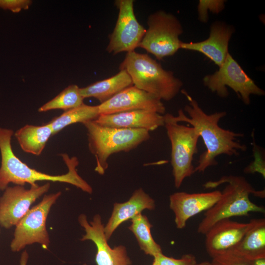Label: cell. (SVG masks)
Masks as SVG:
<instances>
[{
    "mask_svg": "<svg viewBox=\"0 0 265 265\" xmlns=\"http://www.w3.org/2000/svg\"><path fill=\"white\" fill-rule=\"evenodd\" d=\"M182 92L189 102L184 108L189 117L180 109L178 115L175 116V119L179 123L186 122L191 125L202 138L206 148L199 158L194 173L204 172L208 167L217 164L216 158L218 156H238L239 152L246 150V145L238 141V138L244 136L243 133L225 130L219 126V121L227 114L225 111L207 114L186 91Z\"/></svg>",
    "mask_w": 265,
    "mask_h": 265,
    "instance_id": "6da1fadb",
    "label": "cell"
},
{
    "mask_svg": "<svg viewBox=\"0 0 265 265\" xmlns=\"http://www.w3.org/2000/svg\"><path fill=\"white\" fill-rule=\"evenodd\" d=\"M12 130L0 127V190L4 191L10 183L24 186L37 185L38 181L60 182L71 184L83 191L91 194L93 192L90 185L78 173L77 167L79 160L76 157H69L66 154L61 155L66 165L68 172L62 175H52L36 170L23 162L14 154L11 138Z\"/></svg>",
    "mask_w": 265,
    "mask_h": 265,
    "instance_id": "7a4b0ae2",
    "label": "cell"
},
{
    "mask_svg": "<svg viewBox=\"0 0 265 265\" xmlns=\"http://www.w3.org/2000/svg\"><path fill=\"white\" fill-rule=\"evenodd\" d=\"M227 183L221 191L219 200L206 211L204 217L199 224L197 232L205 235L218 221L234 216H248L251 212L264 213L265 208L252 202L250 194L263 197L264 191H256L243 176H224L215 181H209L204 185L205 188H215Z\"/></svg>",
    "mask_w": 265,
    "mask_h": 265,
    "instance_id": "3957f363",
    "label": "cell"
},
{
    "mask_svg": "<svg viewBox=\"0 0 265 265\" xmlns=\"http://www.w3.org/2000/svg\"><path fill=\"white\" fill-rule=\"evenodd\" d=\"M119 69L127 71L133 85L161 101L173 99L183 86L182 81L172 72L164 70L147 54L135 51L127 53Z\"/></svg>",
    "mask_w": 265,
    "mask_h": 265,
    "instance_id": "277c9868",
    "label": "cell"
},
{
    "mask_svg": "<svg viewBox=\"0 0 265 265\" xmlns=\"http://www.w3.org/2000/svg\"><path fill=\"white\" fill-rule=\"evenodd\" d=\"M86 130L88 146L96 159L95 171L104 175L108 167L107 160L113 154L129 152L150 137L145 130H133L104 126L94 120L82 123Z\"/></svg>",
    "mask_w": 265,
    "mask_h": 265,
    "instance_id": "5b68a950",
    "label": "cell"
},
{
    "mask_svg": "<svg viewBox=\"0 0 265 265\" xmlns=\"http://www.w3.org/2000/svg\"><path fill=\"white\" fill-rule=\"evenodd\" d=\"M164 126L171 146V164L175 186L179 188L184 180L194 173L193 156L198 152L200 136L189 125L179 124L175 116L164 114Z\"/></svg>",
    "mask_w": 265,
    "mask_h": 265,
    "instance_id": "8992f818",
    "label": "cell"
},
{
    "mask_svg": "<svg viewBox=\"0 0 265 265\" xmlns=\"http://www.w3.org/2000/svg\"><path fill=\"white\" fill-rule=\"evenodd\" d=\"M148 28L139 47L154 55L159 60L174 54L182 41L179 36L183 29L179 20L173 14L162 10L149 15Z\"/></svg>",
    "mask_w": 265,
    "mask_h": 265,
    "instance_id": "52a82bcc",
    "label": "cell"
},
{
    "mask_svg": "<svg viewBox=\"0 0 265 265\" xmlns=\"http://www.w3.org/2000/svg\"><path fill=\"white\" fill-rule=\"evenodd\" d=\"M61 192L46 194L42 200L29 209L15 226L10 247L12 252H19L26 246L37 243L45 249L50 243L46 221L52 207Z\"/></svg>",
    "mask_w": 265,
    "mask_h": 265,
    "instance_id": "ba28073f",
    "label": "cell"
},
{
    "mask_svg": "<svg viewBox=\"0 0 265 265\" xmlns=\"http://www.w3.org/2000/svg\"><path fill=\"white\" fill-rule=\"evenodd\" d=\"M203 81L205 86L221 98L228 97L227 86L231 88L246 105H249L251 95L262 96L265 94L229 53L219 69L204 77Z\"/></svg>",
    "mask_w": 265,
    "mask_h": 265,
    "instance_id": "9c48e42d",
    "label": "cell"
},
{
    "mask_svg": "<svg viewBox=\"0 0 265 265\" xmlns=\"http://www.w3.org/2000/svg\"><path fill=\"white\" fill-rule=\"evenodd\" d=\"M133 2V0H118L115 2L119 13L106 48L109 53L116 54L134 51L145 35L146 29L135 16Z\"/></svg>",
    "mask_w": 265,
    "mask_h": 265,
    "instance_id": "30bf717a",
    "label": "cell"
},
{
    "mask_svg": "<svg viewBox=\"0 0 265 265\" xmlns=\"http://www.w3.org/2000/svg\"><path fill=\"white\" fill-rule=\"evenodd\" d=\"M50 187L49 182L42 186H30L29 189L20 185L8 186L0 197V226L6 229L15 226L31 205Z\"/></svg>",
    "mask_w": 265,
    "mask_h": 265,
    "instance_id": "8fae6325",
    "label": "cell"
},
{
    "mask_svg": "<svg viewBox=\"0 0 265 265\" xmlns=\"http://www.w3.org/2000/svg\"><path fill=\"white\" fill-rule=\"evenodd\" d=\"M78 221L85 232L80 240H90L96 245L97 251L95 260L97 265H132L125 246L120 245L112 248L108 245L105 236L104 225L101 215H95L93 220L88 222L86 215L81 214L78 217Z\"/></svg>",
    "mask_w": 265,
    "mask_h": 265,
    "instance_id": "7c38bea8",
    "label": "cell"
},
{
    "mask_svg": "<svg viewBox=\"0 0 265 265\" xmlns=\"http://www.w3.org/2000/svg\"><path fill=\"white\" fill-rule=\"evenodd\" d=\"M100 115L110 114L137 110L165 112L161 100L155 96L134 85L129 87L109 100L98 105Z\"/></svg>",
    "mask_w": 265,
    "mask_h": 265,
    "instance_id": "4fadbf2b",
    "label": "cell"
},
{
    "mask_svg": "<svg viewBox=\"0 0 265 265\" xmlns=\"http://www.w3.org/2000/svg\"><path fill=\"white\" fill-rule=\"evenodd\" d=\"M221 194V191L217 190L193 193L181 191L171 194L169 207L174 213L177 228H185L189 218L210 209L219 200Z\"/></svg>",
    "mask_w": 265,
    "mask_h": 265,
    "instance_id": "5bb4252c",
    "label": "cell"
},
{
    "mask_svg": "<svg viewBox=\"0 0 265 265\" xmlns=\"http://www.w3.org/2000/svg\"><path fill=\"white\" fill-rule=\"evenodd\" d=\"M251 223H241L226 219L215 223L205 235L209 255L214 258L231 252L239 243Z\"/></svg>",
    "mask_w": 265,
    "mask_h": 265,
    "instance_id": "9a60e30c",
    "label": "cell"
},
{
    "mask_svg": "<svg viewBox=\"0 0 265 265\" xmlns=\"http://www.w3.org/2000/svg\"><path fill=\"white\" fill-rule=\"evenodd\" d=\"M234 32L232 26L215 22L211 26L210 35L207 39L198 42H182L181 49L200 52L220 67L229 53V42Z\"/></svg>",
    "mask_w": 265,
    "mask_h": 265,
    "instance_id": "2e32d148",
    "label": "cell"
},
{
    "mask_svg": "<svg viewBox=\"0 0 265 265\" xmlns=\"http://www.w3.org/2000/svg\"><path fill=\"white\" fill-rule=\"evenodd\" d=\"M99 124L111 128L154 131L164 126V115L157 112L137 110L100 115L94 120Z\"/></svg>",
    "mask_w": 265,
    "mask_h": 265,
    "instance_id": "e0dca14e",
    "label": "cell"
},
{
    "mask_svg": "<svg viewBox=\"0 0 265 265\" xmlns=\"http://www.w3.org/2000/svg\"><path fill=\"white\" fill-rule=\"evenodd\" d=\"M155 200L142 188L135 190L130 198L124 203H115L110 217L104 226V234L107 241L115 230L125 221L141 213L144 210H153Z\"/></svg>",
    "mask_w": 265,
    "mask_h": 265,
    "instance_id": "ac0fdd59",
    "label": "cell"
},
{
    "mask_svg": "<svg viewBox=\"0 0 265 265\" xmlns=\"http://www.w3.org/2000/svg\"><path fill=\"white\" fill-rule=\"evenodd\" d=\"M250 221V228L230 252L250 261L265 258V219H252Z\"/></svg>",
    "mask_w": 265,
    "mask_h": 265,
    "instance_id": "d6986e66",
    "label": "cell"
},
{
    "mask_svg": "<svg viewBox=\"0 0 265 265\" xmlns=\"http://www.w3.org/2000/svg\"><path fill=\"white\" fill-rule=\"evenodd\" d=\"M132 85V80L127 71L120 70L117 74L110 78L80 88V92L84 99L94 98L102 104Z\"/></svg>",
    "mask_w": 265,
    "mask_h": 265,
    "instance_id": "ffe728a7",
    "label": "cell"
},
{
    "mask_svg": "<svg viewBox=\"0 0 265 265\" xmlns=\"http://www.w3.org/2000/svg\"><path fill=\"white\" fill-rule=\"evenodd\" d=\"M14 135L24 152L39 156L53 134L48 123L41 126L26 125L17 130Z\"/></svg>",
    "mask_w": 265,
    "mask_h": 265,
    "instance_id": "44dd1931",
    "label": "cell"
},
{
    "mask_svg": "<svg viewBox=\"0 0 265 265\" xmlns=\"http://www.w3.org/2000/svg\"><path fill=\"white\" fill-rule=\"evenodd\" d=\"M128 229L134 234L140 249L153 258L162 253L160 246L154 239L151 232L153 225L141 213L131 219Z\"/></svg>",
    "mask_w": 265,
    "mask_h": 265,
    "instance_id": "7402d4cb",
    "label": "cell"
},
{
    "mask_svg": "<svg viewBox=\"0 0 265 265\" xmlns=\"http://www.w3.org/2000/svg\"><path fill=\"white\" fill-rule=\"evenodd\" d=\"M100 115L98 105L89 106L83 104L77 107L65 111L54 117L48 123L54 135L68 126L77 123L95 120Z\"/></svg>",
    "mask_w": 265,
    "mask_h": 265,
    "instance_id": "603a6c76",
    "label": "cell"
},
{
    "mask_svg": "<svg viewBox=\"0 0 265 265\" xmlns=\"http://www.w3.org/2000/svg\"><path fill=\"white\" fill-rule=\"evenodd\" d=\"M83 99L80 92V88L76 84H71L66 87L54 98L40 106L38 111L39 112L54 109L67 111L84 104Z\"/></svg>",
    "mask_w": 265,
    "mask_h": 265,
    "instance_id": "cb8c5ba5",
    "label": "cell"
},
{
    "mask_svg": "<svg viewBox=\"0 0 265 265\" xmlns=\"http://www.w3.org/2000/svg\"><path fill=\"white\" fill-rule=\"evenodd\" d=\"M225 1L223 0H200L198 5L199 20L203 23L208 21V10L216 14L221 12L224 9Z\"/></svg>",
    "mask_w": 265,
    "mask_h": 265,
    "instance_id": "d4e9b609",
    "label": "cell"
},
{
    "mask_svg": "<svg viewBox=\"0 0 265 265\" xmlns=\"http://www.w3.org/2000/svg\"><path fill=\"white\" fill-rule=\"evenodd\" d=\"M158 265H195L197 263L195 257L190 254L184 255L181 259L167 257L162 253L154 258Z\"/></svg>",
    "mask_w": 265,
    "mask_h": 265,
    "instance_id": "484cf974",
    "label": "cell"
},
{
    "mask_svg": "<svg viewBox=\"0 0 265 265\" xmlns=\"http://www.w3.org/2000/svg\"><path fill=\"white\" fill-rule=\"evenodd\" d=\"M212 265H253L250 261L229 252L212 258Z\"/></svg>",
    "mask_w": 265,
    "mask_h": 265,
    "instance_id": "4316f807",
    "label": "cell"
},
{
    "mask_svg": "<svg viewBox=\"0 0 265 265\" xmlns=\"http://www.w3.org/2000/svg\"><path fill=\"white\" fill-rule=\"evenodd\" d=\"M260 149L255 144L253 146L254 160L244 169L246 173H260L265 177V160L261 155Z\"/></svg>",
    "mask_w": 265,
    "mask_h": 265,
    "instance_id": "83f0119b",
    "label": "cell"
},
{
    "mask_svg": "<svg viewBox=\"0 0 265 265\" xmlns=\"http://www.w3.org/2000/svg\"><path fill=\"white\" fill-rule=\"evenodd\" d=\"M31 4L30 0H0V8L18 13L23 9H28Z\"/></svg>",
    "mask_w": 265,
    "mask_h": 265,
    "instance_id": "f1b7e54d",
    "label": "cell"
},
{
    "mask_svg": "<svg viewBox=\"0 0 265 265\" xmlns=\"http://www.w3.org/2000/svg\"><path fill=\"white\" fill-rule=\"evenodd\" d=\"M28 259V254L26 250L23 251L20 259V265H26Z\"/></svg>",
    "mask_w": 265,
    "mask_h": 265,
    "instance_id": "f546056e",
    "label": "cell"
},
{
    "mask_svg": "<svg viewBox=\"0 0 265 265\" xmlns=\"http://www.w3.org/2000/svg\"><path fill=\"white\" fill-rule=\"evenodd\" d=\"M253 262V265H265V258L258 259Z\"/></svg>",
    "mask_w": 265,
    "mask_h": 265,
    "instance_id": "4dcf8cb0",
    "label": "cell"
},
{
    "mask_svg": "<svg viewBox=\"0 0 265 265\" xmlns=\"http://www.w3.org/2000/svg\"><path fill=\"white\" fill-rule=\"evenodd\" d=\"M195 265H212L211 262L205 261L200 263H197Z\"/></svg>",
    "mask_w": 265,
    "mask_h": 265,
    "instance_id": "1f68e13d",
    "label": "cell"
},
{
    "mask_svg": "<svg viewBox=\"0 0 265 265\" xmlns=\"http://www.w3.org/2000/svg\"><path fill=\"white\" fill-rule=\"evenodd\" d=\"M152 265H158V264H157V263L155 261L153 260V262Z\"/></svg>",
    "mask_w": 265,
    "mask_h": 265,
    "instance_id": "d6a6232c",
    "label": "cell"
},
{
    "mask_svg": "<svg viewBox=\"0 0 265 265\" xmlns=\"http://www.w3.org/2000/svg\"><path fill=\"white\" fill-rule=\"evenodd\" d=\"M83 265H87L86 264H83Z\"/></svg>",
    "mask_w": 265,
    "mask_h": 265,
    "instance_id": "836d02e7",
    "label": "cell"
},
{
    "mask_svg": "<svg viewBox=\"0 0 265 265\" xmlns=\"http://www.w3.org/2000/svg\"></svg>",
    "mask_w": 265,
    "mask_h": 265,
    "instance_id": "e575fe53",
    "label": "cell"
}]
</instances>
